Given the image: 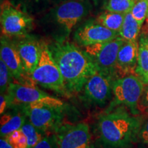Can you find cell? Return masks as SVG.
Here are the masks:
<instances>
[{"label": "cell", "instance_id": "1", "mask_svg": "<svg viewBox=\"0 0 148 148\" xmlns=\"http://www.w3.org/2000/svg\"><path fill=\"white\" fill-rule=\"evenodd\" d=\"M49 49L71 94L81 91L89 77L97 71L95 63L85 51L68 40L56 42Z\"/></svg>", "mask_w": 148, "mask_h": 148}, {"label": "cell", "instance_id": "2", "mask_svg": "<svg viewBox=\"0 0 148 148\" xmlns=\"http://www.w3.org/2000/svg\"><path fill=\"white\" fill-rule=\"evenodd\" d=\"M140 118L124 108L110 110L99 116L98 131L106 148H128L138 138Z\"/></svg>", "mask_w": 148, "mask_h": 148}, {"label": "cell", "instance_id": "3", "mask_svg": "<svg viewBox=\"0 0 148 148\" xmlns=\"http://www.w3.org/2000/svg\"><path fill=\"white\" fill-rule=\"evenodd\" d=\"M34 83L53 90L62 97H69L71 92L66 88L63 76L48 46L41 43L39 61L29 75Z\"/></svg>", "mask_w": 148, "mask_h": 148}, {"label": "cell", "instance_id": "4", "mask_svg": "<svg viewBox=\"0 0 148 148\" xmlns=\"http://www.w3.org/2000/svg\"><path fill=\"white\" fill-rule=\"evenodd\" d=\"M124 40L119 36L110 41L84 47L99 73L112 77L116 74V64L120 47Z\"/></svg>", "mask_w": 148, "mask_h": 148}, {"label": "cell", "instance_id": "5", "mask_svg": "<svg viewBox=\"0 0 148 148\" xmlns=\"http://www.w3.org/2000/svg\"><path fill=\"white\" fill-rule=\"evenodd\" d=\"M0 22L3 36L22 38L32 28L33 19L18 7L5 0L1 4Z\"/></svg>", "mask_w": 148, "mask_h": 148}, {"label": "cell", "instance_id": "6", "mask_svg": "<svg viewBox=\"0 0 148 148\" xmlns=\"http://www.w3.org/2000/svg\"><path fill=\"white\" fill-rule=\"evenodd\" d=\"M9 105L24 106L31 103H43L55 108H62L64 103L60 99L49 95L35 86L19 82H11L7 90Z\"/></svg>", "mask_w": 148, "mask_h": 148}, {"label": "cell", "instance_id": "7", "mask_svg": "<svg viewBox=\"0 0 148 148\" xmlns=\"http://www.w3.org/2000/svg\"><path fill=\"white\" fill-rule=\"evenodd\" d=\"M145 84L136 75H130L113 80L112 92L115 104H123L137 115L138 103L143 93Z\"/></svg>", "mask_w": 148, "mask_h": 148}, {"label": "cell", "instance_id": "8", "mask_svg": "<svg viewBox=\"0 0 148 148\" xmlns=\"http://www.w3.org/2000/svg\"><path fill=\"white\" fill-rule=\"evenodd\" d=\"M62 108L43 103H31L22 106V110L29 122L42 132L56 131L60 125Z\"/></svg>", "mask_w": 148, "mask_h": 148}, {"label": "cell", "instance_id": "9", "mask_svg": "<svg viewBox=\"0 0 148 148\" xmlns=\"http://www.w3.org/2000/svg\"><path fill=\"white\" fill-rule=\"evenodd\" d=\"M55 135L58 148H90L91 135L85 123L60 125Z\"/></svg>", "mask_w": 148, "mask_h": 148}, {"label": "cell", "instance_id": "10", "mask_svg": "<svg viewBox=\"0 0 148 148\" xmlns=\"http://www.w3.org/2000/svg\"><path fill=\"white\" fill-rule=\"evenodd\" d=\"M0 55L1 59L8 66L16 82L25 85L35 86L34 81L25 71L16 45L5 37L1 38Z\"/></svg>", "mask_w": 148, "mask_h": 148}, {"label": "cell", "instance_id": "11", "mask_svg": "<svg viewBox=\"0 0 148 148\" xmlns=\"http://www.w3.org/2000/svg\"><path fill=\"white\" fill-rule=\"evenodd\" d=\"M112 79L98 71L94 73L83 88L85 100L101 106L106 104L112 91Z\"/></svg>", "mask_w": 148, "mask_h": 148}, {"label": "cell", "instance_id": "12", "mask_svg": "<svg viewBox=\"0 0 148 148\" xmlns=\"http://www.w3.org/2000/svg\"><path fill=\"white\" fill-rule=\"evenodd\" d=\"M119 36V32L106 28L96 22H90L79 27L74 37L79 45L86 47L110 41Z\"/></svg>", "mask_w": 148, "mask_h": 148}, {"label": "cell", "instance_id": "13", "mask_svg": "<svg viewBox=\"0 0 148 148\" xmlns=\"http://www.w3.org/2000/svg\"><path fill=\"white\" fill-rule=\"evenodd\" d=\"M138 55V40H124L118 52L116 64V75L119 77L130 75H136Z\"/></svg>", "mask_w": 148, "mask_h": 148}, {"label": "cell", "instance_id": "14", "mask_svg": "<svg viewBox=\"0 0 148 148\" xmlns=\"http://www.w3.org/2000/svg\"><path fill=\"white\" fill-rule=\"evenodd\" d=\"M84 4L76 1L64 2L56 10L55 18L59 25L69 34L86 14Z\"/></svg>", "mask_w": 148, "mask_h": 148}, {"label": "cell", "instance_id": "15", "mask_svg": "<svg viewBox=\"0 0 148 148\" xmlns=\"http://www.w3.org/2000/svg\"><path fill=\"white\" fill-rule=\"evenodd\" d=\"M21 56L24 69L29 75L39 61L41 53V43L34 38L22 37V39L15 44Z\"/></svg>", "mask_w": 148, "mask_h": 148}, {"label": "cell", "instance_id": "16", "mask_svg": "<svg viewBox=\"0 0 148 148\" xmlns=\"http://www.w3.org/2000/svg\"><path fill=\"white\" fill-rule=\"evenodd\" d=\"M136 75L148 84V33L143 32L138 40V64Z\"/></svg>", "mask_w": 148, "mask_h": 148}, {"label": "cell", "instance_id": "17", "mask_svg": "<svg viewBox=\"0 0 148 148\" xmlns=\"http://www.w3.org/2000/svg\"><path fill=\"white\" fill-rule=\"evenodd\" d=\"M25 121V116L21 114H3L1 115L0 121L1 136L5 137L15 130L21 129Z\"/></svg>", "mask_w": 148, "mask_h": 148}, {"label": "cell", "instance_id": "18", "mask_svg": "<svg viewBox=\"0 0 148 148\" xmlns=\"http://www.w3.org/2000/svg\"><path fill=\"white\" fill-rule=\"evenodd\" d=\"M140 29L141 26L133 17L132 13L130 12L125 14L124 21L119 34V36L124 40L134 41V40H137Z\"/></svg>", "mask_w": 148, "mask_h": 148}, {"label": "cell", "instance_id": "19", "mask_svg": "<svg viewBox=\"0 0 148 148\" xmlns=\"http://www.w3.org/2000/svg\"><path fill=\"white\" fill-rule=\"evenodd\" d=\"M125 14L107 11L99 14L96 18V23L111 30L119 32L124 21Z\"/></svg>", "mask_w": 148, "mask_h": 148}, {"label": "cell", "instance_id": "20", "mask_svg": "<svg viewBox=\"0 0 148 148\" xmlns=\"http://www.w3.org/2000/svg\"><path fill=\"white\" fill-rule=\"evenodd\" d=\"M21 130L25 136H26L28 142V148H33L44 137L43 132L36 128L29 121H25V123L21 127Z\"/></svg>", "mask_w": 148, "mask_h": 148}, {"label": "cell", "instance_id": "21", "mask_svg": "<svg viewBox=\"0 0 148 148\" xmlns=\"http://www.w3.org/2000/svg\"><path fill=\"white\" fill-rule=\"evenodd\" d=\"M134 3V0H108L106 9L110 12L126 14L132 10Z\"/></svg>", "mask_w": 148, "mask_h": 148}, {"label": "cell", "instance_id": "22", "mask_svg": "<svg viewBox=\"0 0 148 148\" xmlns=\"http://www.w3.org/2000/svg\"><path fill=\"white\" fill-rule=\"evenodd\" d=\"M147 10L148 0H137L135 1L134 6L130 11L133 17L137 21L141 27L147 18Z\"/></svg>", "mask_w": 148, "mask_h": 148}, {"label": "cell", "instance_id": "23", "mask_svg": "<svg viewBox=\"0 0 148 148\" xmlns=\"http://www.w3.org/2000/svg\"><path fill=\"white\" fill-rule=\"evenodd\" d=\"M5 138L13 148H28L27 139L21 129L10 133Z\"/></svg>", "mask_w": 148, "mask_h": 148}, {"label": "cell", "instance_id": "24", "mask_svg": "<svg viewBox=\"0 0 148 148\" xmlns=\"http://www.w3.org/2000/svg\"><path fill=\"white\" fill-rule=\"evenodd\" d=\"M13 78L10 70L5 62L0 60V88L1 93H5L8 90V86L11 83V79Z\"/></svg>", "mask_w": 148, "mask_h": 148}, {"label": "cell", "instance_id": "25", "mask_svg": "<svg viewBox=\"0 0 148 148\" xmlns=\"http://www.w3.org/2000/svg\"><path fill=\"white\" fill-rule=\"evenodd\" d=\"M33 148H58L56 135L45 136L39 143Z\"/></svg>", "mask_w": 148, "mask_h": 148}, {"label": "cell", "instance_id": "26", "mask_svg": "<svg viewBox=\"0 0 148 148\" xmlns=\"http://www.w3.org/2000/svg\"><path fill=\"white\" fill-rule=\"evenodd\" d=\"M138 111L148 114V84L144 87L143 93L139 100L138 106Z\"/></svg>", "mask_w": 148, "mask_h": 148}, {"label": "cell", "instance_id": "27", "mask_svg": "<svg viewBox=\"0 0 148 148\" xmlns=\"http://www.w3.org/2000/svg\"><path fill=\"white\" fill-rule=\"evenodd\" d=\"M138 138H140V140L148 147V116L145 121L142 123Z\"/></svg>", "mask_w": 148, "mask_h": 148}, {"label": "cell", "instance_id": "28", "mask_svg": "<svg viewBox=\"0 0 148 148\" xmlns=\"http://www.w3.org/2000/svg\"><path fill=\"white\" fill-rule=\"evenodd\" d=\"M9 100L6 94L1 93L0 96V113L2 114L5 110V108L8 106Z\"/></svg>", "mask_w": 148, "mask_h": 148}, {"label": "cell", "instance_id": "29", "mask_svg": "<svg viewBox=\"0 0 148 148\" xmlns=\"http://www.w3.org/2000/svg\"><path fill=\"white\" fill-rule=\"evenodd\" d=\"M0 148H13L10 143L5 137H1L0 139Z\"/></svg>", "mask_w": 148, "mask_h": 148}, {"label": "cell", "instance_id": "30", "mask_svg": "<svg viewBox=\"0 0 148 148\" xmlns=\"http://www.w3.org/2000/svg\"><path fill=\"white\" fill-rule=\"evenodd\" d=\"M147 18H148V10H147Z\"/></svg>", "mask_w": 148, "mask_h": 148}, {"label": "cell", "instance_id": "31", "mask_svg": "<svg viewBox=\"0 0 148 148\" xmlns=\"http://www.w3.org/2000/svg\"><path fill=\"white\" fill-rule=\"evenodd\" d=\"M91 148H95V147H93V146H92V147H91Z\"/></svg>", "mask_w": 148, "mask_h": 148}, {"label": "cell", "instance_id": "32", "mask_svg": "<svg viewBox=\"0 0 148 148\" xmlns=\"http://www.w3.org/2000/svg\"><path fill=\"white\" fill-rule=\"evenodd\" d=\"M137 1V0H134V1Z\"/></svg>", "mask_w": 148, "mask_h": 148}, {"label": "cell", "instance_id": "33", "mask_svg": "<svg viewBox=\"0 0 148 148\" xmlns=\"http://www.w3.org/2000/svg\"><path fill=\"white\" fill-rule=\"evenodd\" d=\"M29 1H30V0H29ZM34 1H36V0H34Z\"/></svg>", "mask_w": 148, "mask_h": 148}, {"label": "cell", "instance_id": "34", "mask_svg": "<svg viewBox=\"0 0 148 148\" xmlns=\"http://www.w3.org/2000/svg\"><path fill=\"white\" fill-rule=\"evenodd\" d=\"M94 1H96V0H94Z\"/></svg>", "mask_w": 148, "mask_h": 148}]
</instances>
